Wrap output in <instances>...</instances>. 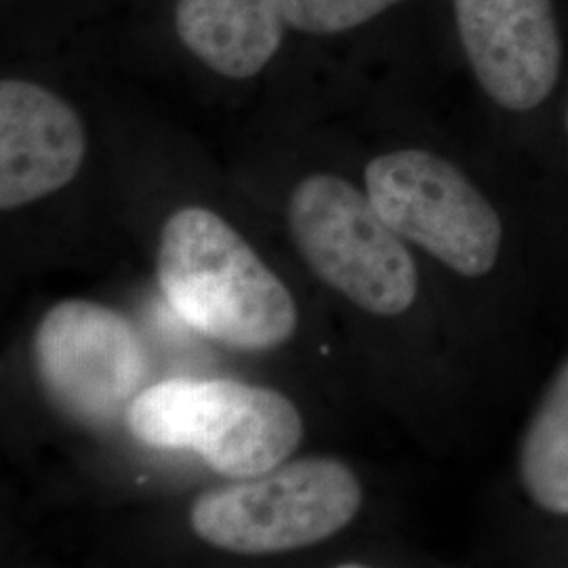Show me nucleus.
<instances>
[{"instance_id": "obj_11", "label": "nucleus", "mask_w": 568, "mask_h": 568, "mask_svg": "<svg viewBox=\"0 0 568 568\" xmlns=\"http://www.w3.org/2000/svg\"><path fill=\"white\" fill-rule=\"evenodd\" d=\"M405 0H283L286 23L307 34H342Z\"/></svg>"}, {"instance_id": "obj_10", "label": "nucleus", "mask_w": 568, "mask_h": 568, "mask_svg": "<svg viewBox=\"0 0 568 568\" xmlns=\"http://www.w3.org/2000/svg\"><path fill=\"white\" fill-rule=\"evenodd\" d=\"M520 476L539 508L568 516V363L551 382L525 434Z\"/></svg>"}, {"instance_id": "obj_6", "label": "nucleus", "mask_w": 568, "mask_h": 568, "mask_svg": "<svg viewBox=\"0 0 568 568\" xmlns=\"http://www.w3.org/2000/svg\"><path fill=\"white\" fill-rule=\"evenodd\" d=\"M34 352L53 403L91 426L114 422L148 377L138 328L121 312L87 300L53 305L39 325Z\"/></svg>"}, {"instance_id": "obj_5", "label": "nucleus", "mask_w": 568, "mask_h": 568, "mask_svg": "<svg viewBox=\"0 0 568 568\" xmlns=\"http://www.w3.org/2000/svg\"><path fill=\"white\" fill-rule=\"evenodd\" d=\"M366 194L406 241L469 278L488 274L504 227L487 196L445 159L426 150L387 152L366 164Z\"/></svg>"}, {"instance_id": "obj_8", "label": "nucleus", "mask_w": 568, "mask_h": 568, "mask_svg": "<svg viewBox=\"0 0 568 568\" xmlns=\"http://www.w3.org/2000/svg\"><path fill=\"white\" fill-rule=\"evenodd\" d=\"M87 133L60 95L30 81L0 82V209L13 211L61 190L81 171Z\"/></svg>"}, {"instance_id": "obj_1", "label": "nucleus", "mask_w": 568, "mask_h": 568, "mask_svg": "<svg viewBox=\"0 0 568 568\" xmlns=\"http://www.w3.org/2000/svg\"><path fill=\"white\" fill-rule=\"evenodd\" d=\"M159 284L187 325L239 349H270L297 328V305L253 246L203 206H183L163 225Z\"/></svg>"}, {"instance_id": "obj_3", "label": "nucleus", "mask_w": 568, "mask_h": 568, "mask_svg": "<svg viewBox=\"0 0 568 568\" xmlns=\"http://www.w3.org/2000/svg\"><path fill=\"white\" fill-rule=\"evenodd\" d=\"M361 506L363 487L349 467L305 457L206 490L192 506L190 525L213 548L262 556L325 541L347 527Z\"/></svg>"}, {"instance_id": "obj_2", "label": "nucleus", "mask_w": 568, "mask_h": 568, "mask_svg": "<svg viewBox=\"0 0 568 568\" xmlns=\"http://www.w3.org/2000/svg\"><path fill=\"white\" fill-rule=\"evenodd\" d=\"M126 422L143 445L194 450L230 478L281 466L304 438V419L286 396L232 379H169L145 387Z\"/></svg>"}, {"instance_id": "obj_9", "label": "nucleus", "mask_w": 568, "mask_h": 568, "mask_svg": "<svg viewBox=\"0 0 568 568\" xmlns=\"http://www.w3.org/2000/svg\"><path fill=\"white\" fill-rule=\"evenodd\" d=\"M283 0H178L175 30L185 49L227 79H251L284 37Z\"/></svg>"}, {"instance_id": "obj_4", "label": "nucleus", "mask_w": 568, "mask_h": 568, "mask_svg": "<svg viewBox=\"0 0 568 568\" xmlns=\"http://www.w3.org/2000/svg\"><path fill=\"white\" fill-rule=\"evenodd\" d=\"M286 213L305 264L352 304L377 316H398L413 305L417 265L354 183L314 173L293 187Z\"/></svg>"}, {"instance_id": "obj_7", "label": "nucleus", "mask_w": 568, "mask_h": 568, "mask_svg": "<svg viewBox=\"0 0 568 568\" xmlns=\"http://www.w3.org/2000/svg\"><path fill=\"white\" fill-rule=\"evenodd\" d=\"M459 39L483 91L527 112L554 91L562 42L551 0H453Z\"/></svg>"}, {"instance_id": "obj_12", "label": "nucleus", "mask_w": 568, "mask_h": 568, "mask_svg": "<svg viewBox=\"0 0 568 568\" xmlns=\"http://www.w3.org/2000/svg\"><path fill=\"white\" fill-rule=\"evenodd\" d=\"M567 124H568V114H567Z\"/></svg>"}]
</instances>
